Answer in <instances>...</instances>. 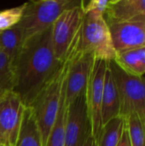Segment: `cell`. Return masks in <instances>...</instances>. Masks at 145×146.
<instances>
[{
  "label": "cell",
  "mask_w": 145,
  "mask_h": 146,
  "mask_svg": "<svg viewBox=\"0 0 145 146\" xmlns=\"http://www.w3.org/2000/svg\"><path fill=\"white\" fill-rule=\"evenodd\" d=\"M63 63L55 56L51 28L28 39L12 62L13 92L26 107L30 106Z\"/></svg>",
  "instance_id": "cell-1"
},
{
  "label": "cell",
  "mask_w": 145,
  "mask_h": 146,
  "mask_svg": "<svg viewBox=\"0 0 145 146\" xmlns=\"http://www.w3.org/2000/svg\"><path fill=\"white\" fill-rule=\"evenodd\" d=\"M71 51L90 53L95 59L107 62L115 59L116 52L103 14L91 11L84 15L80 32Z\"/></svg>",
  "instance_id": "cell-2"
},
{
  "label": "cell",
  "mask_w": 145,
  "mask_h": 146,
  "mask_svg": "<svg viewBox=\"0 0 145 146\" xmlns=\"http://www.w3.org/2000/svg\"><path fill=\"white\" fill-rule=\"evenodd\" d=\"M68 68V63L65 61L56 74L44 86L28 106L32 110L38 127L43 146L46 145L57 116Z\"/></svg>",
  "instance_id": "cell-3"
},
{
  "label": "cell",
  "mask_w": 145,
  "mask_h": 146,
  "mask_svg": "<svg viewBox=\"0 0 145 146\" xmlns=\"http://www.w3.org/2000/svg\"><path fill=\"white\" fill-rule=\"evenodd\" d=\"M76 0H38L25 3L22 17L18 23L23 44L50 29L58 16L66 9L78 6Z\"/></svg>",
  "instance_id": "cell-4"
},
{
  "label": "cell",
  "mask_w": 145,
  "mask_h": 146,
  "mask_svg": "<svg viewBox=\"0 0 145 146\" xmlns=\"http://www.w3.org/2000/svg\"><path fill=\"white\" fill-rule=\"evenodd\" d=\"M108 64L120 97L121 117L126 119L135 114L145 126V77L125 72L114 60Z\"/></svg>",
  "instance_id": "cell-5"
},
{
  "label": "cell",
  "mask_w": 145,
  "mask_h": 146,
  "mask_svg": "<svg viewBox=\"0 0 145 146\" xmlns=\"http://www.w3.org/2000/svg\"><path fill=\"white\" fill-rule=\"evenodd\" d=\"M84 14L80 4L64 10L51 27V42L56 57L61 62L68 58L80 32Z\"/></svg>",
  "instance_id": "cell-6"
},
{
  "label": "cell",
  "mask_w": 145,
  "mask_h": 146,
  "mask_svg": "<svg viewBox=\"0 0 145 146\" xmlns=\"http://www.w3.org/2000/svg\"><path fill=\"white\" fill-rule=\"evenodd\" d=\"M107 68V61L95 59L85 90V101L91 135L97 141L103 128L102 101Z\"/></svg>",
  "instance_id": "cell-7"
},
{
  "label": "cell",
  "mask_w": 145,
  "mask_h": 146,
  "mask_svg": "<svg viewBox=\"0 0 145 146\" xmlns=\"http://www.w3.org/2000/svg\"><path fill=\"white\" fill-rule=\"evenodd\" d=\"M25 108L13 90L0 94V145L15 146Z\"/></svg>",
  "instance_id": "cell-8"
},
{
  "label": "cell",
  "mask_w": 145,
  "mask_h": 146,
  "mask_svg": "<svg viewBox=\"0 0 145 146\" xmlns=\"http://www.w3.org/2000/svg\"><path fill=\"white\" fill-rule=\"evenodd\" d=\"M66 61L68 68L65 79V104L68 106L79 95L85 93L95 57L90 53L71 51Z\"/></svg>",
  "instance_id": "cell-9"
},
{
  "label": "cell",
  "mask_w": 145,
  "mask_h": 146,
  "mask_svg": "<svg viewBox=\"0 0 145 146\" xmlns=\"http://www.w3.org/2000/svg\"><path fill=\"white\" fill-rule=\"evenodd\" d=\"M91 134L85 93H83L66 106L65 146H84Z\"/></svg>",
  "instance_id": "cell-10"
},
{
  "label": "cell",
  "mask_w": 145,
  "mask_h": 146,
  "mask_svg": "<svg viewBox=\"0 0 145 146\" xmlns=\"http://www.w3.org/2000/svg\"><path fill=\"white\" fill-rule=\"evenodd\" d=\"M116 55L145 47V21L108 23Z\"/></svg>",
  "instance_id": "cell-11"
},
{
  "label": "cell",
  "mask_w": 145,
  "mask_h": 146,
  "mask_svg": "<svg viewBox=\"0 0 145 146\" xmlns=\"http://www.w3.org/2000/svg\"><path fill=\"white\" fill-rule=\"evenodd\" d=\"M104 17L107 23L145 21V0H111Z\"/></svg>",
  "instance_id": "cell-12"
},
{
  "label": "cell",
  "mask_w": 145,
  "mask_h": 146,
  "mask_svg": "<svg viewBox=\"0 0 145 146\" xmlns=\"http://www.w3.org/2000/svg\"><path fill=\"white\" fill-rule=\"evenodd\" d=\"M121 116V103L117 86L109 67L106 70L102 101L103 126L110 120Z\"/></svg>",
  "instance_id": "cell-13"
},
{
  "label": "cell",
  "mask_w": 145,
  "mask_h": 146,
  "mask_svg": "<svg viewBox=\"0 0 145 146\" xmlns=\"http://www.w3.org/2000/svg\"><path fill=\"white\" fill-rule=\"evenodd\" d=\"M15 146H43L38 127L29 107L25 108L20 133Z\"/></svg>",
  "instance_id": "cell-14"
},
{
  "label": "cell",
  "mask_w": 145,
  "mask_h": 146,
  "mask_svg": "<svg viewBox=\"0 0 145 146\" xmlns=\"http://www.w3.org/2000/svg\"><path fill=\"white\" fill-rule=\"evenodd\" d=\"M114 61L130 74L140 77L145 74V47L117 54Z\"/></svg>",
  "instance_id": "cell-15"
},
{
  "label": "cell",
  "mask_w": 145,
  "mask_h": 146,
  "mask_svg": "<svg viewBox=\"0 0 145 146\" xmlns=\"http://www.w3.org/2000/svg\"><path fill=\"white\" fill-rule=\"evenodd\" d=\"M22 45V35L17 25L0 32V51L7 55L12 62L19 54Z\"/></svg>",
  "instance_id": "cell-16"
},
{
  "label": "cell",
  "mask_w": 145,
  "mask_h": 146,
  "mask_svg": "<svg viewBox=\"0 0 145 146\" xmlns=\"http://www.w3.org/2000/svg\"><path fill=\"white\" fill-rule=\"evenodd\" d=\"M125 127V119L119 116L103 126L97 139L98 146H117Z\"/></svg>",
  "instance_id": "cell-17"
},
{
  "label": "cell",
  "mask_w": 145,
  "mask_h": 146,
  "mask_svg": "<svg viewBox=\"0 0 145 146\" xmlns=\"http://www.w3.org/2000/svg\"><path fill=\"white\" fill-rule=\"evenodd\" d=\"M65 119H66V104H65V80H64L62 95V99H61V104L57 113V116L51 128V131L49 134L45 146H65Z\"/></svg>",
  "instance_id": "cell-18"
},
{
  "label": "cell",
  "mask_w": 145,
  "mask_h": 146,
  "mask_svg": "<svg viewBox=\"0 0 145 146\" xmlns=\"http://www.w3.org/2000/svg\"><path fill=\"white\" fill-rule=\"evenodd\" d=\"M132 146H145V126L138 116L132 114L125 119Z\"/></svg>",
  "instance_id": "cell-19"
},
{
  "label": "cell",
  "mask_w": 145,
  "mask_h": 146,
  "mask_svg": "<svg viewBox=\"0 0 145 146\" xmlns=\"http://www.w3.org/2000/svg\"><path fill=\"white\" fill-rule=\"evenodd\" d=\"M10 90H13L12 61L0 51V94Z\"/></svg>",
  "instance_id": "cell-20"
},
{
  "label": "cell",
  "mask_w": 145,
  "mask_h": 146,
  "mask_svg": "<svg viewBox=\"0 0 145 146\" xmlns=\"http://www.w3.org/2000/svg\"><path fill=\"white\" fill-rule=\"evenodd\" d=\"M24 9L25 3L0 11V32L18 25L22 17Z\"/></svg>",
  "instance_id": "cell-21"
},
{
  "label": "cell",
  "mask_w": 145,
  "mask_h": 146,
  "mask_svg": "<svg viewBox=\"0 0 145 146\" xmlns=\"http://www.w3.org/2000/svg\"><path fill=\"white\" fill-rule=\"evenodd\" d=\"M108 0H91V1H80V8L84 15L96 11L101 14H105L108 4Z\"/></svg>",
  "instance_id": "cell-22"
},
{
  "label": "cell",
  "mask_w": 145,
  "mask_h": 146,
  "mask_svg": "<svg viewBox=\"0 0 145 146\" xmlns=\"http://www.w3.org/2000/svg\"><path fill=\"white\" fill-rule=\"evenodd\" d=\"M117 146H132L130 137H129V133H128V130L126 128V123H125V127H124V129H123L121 138Z\"/></svg>",
  "instance_id": "cell-23"
},
{
  "label": "cell",
  "mask_w": 145,
  "mask_h": 146,
  "mask_svg": "<svg viewBox=\"0 0 145 146\" xmlns=\"http://www.w3.org/2000/svg\"><path fill=\"white\" fill-rule=\"evenodd\" d=\"M84 146H98V145H97V140L95 139V138L91 134V135L87 138V139H86V141H85V143Z\"/></svg>",
  "instance_id": "cell-24"
},
{
  "label": "cell",
  "mask_w": 145,
  "mask_h": 146,
  "mask_svg": "<svg viewBox=\"0 0 145 146\" xmlns=\"http://www.w3.org/2000/svg\"><path fill=\"white\" fill-rule=\"evenodd\" d=\"M0 146H3V145H0Z\"/></svg>",
  "instance_id": "cell-25"
}]
</instances>
